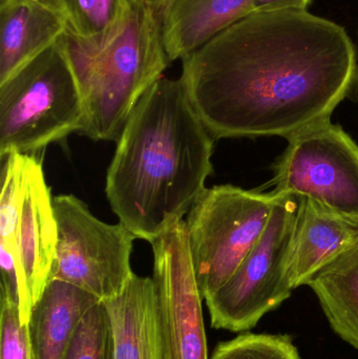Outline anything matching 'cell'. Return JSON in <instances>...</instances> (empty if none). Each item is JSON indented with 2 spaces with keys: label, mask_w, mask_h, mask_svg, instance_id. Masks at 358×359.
<instances>
[{
  "label": "cell",
  "mask_w": 358,
  "mask_h": 359,
  "mask_svg": "<svg viewBox=\"0 0 358 359\" xmlns=\"http://www.w3.org/2000/svg\"><path fill=\"white\" fill-rule=\"evenodd\" d=\"M163 359H209L201 291L185 219L151 243Z\"/></svg>",
  "instance_id": "obj_10"
},
{
  "label": "cell",
  "mask_w": 358,
  "mask_h": 359,
  "mask_svg": "<svg viewBox=\"0 0 358 359\" xmlns=\"http://www.w3.org/2000/svg\"><path fill=\"white\" fill-rule=\"evenodd\" d=\"M306 285L334 332L358 350V238Z\"/></svg>",
  "instance_id": "obj_16"
},
{
  "label": "cell",
  "mask_w": 358,
  "mask_h": 359,
  "mask_svg": "<svg viewBox=\"0 0 358 359\" xmlns=\"http://www.w3.org/2000/svg\"><path fill=\"white\" fill-rule=\"evenodd\" d=\"M0 359H32L29 328L21 322L19 308L1 297Z\"/></svg>",
  "instance_id": "obj_20"
},
{
  "label": "cell",
  "mask_w": 358,
  "mask_h": 359,
  "mask_svg": "<svg viewBox=\"0 0 358 359\" xmlns=\"http://www.w3.org/2000/svg\"><path fill=\"white\" fill-rule=\"evenodd\" d=\"M301 198L279 196L259 242L231 278L205 299L212 328L250 330L289 299L290 255Z\"/></svg>",
  "instance_id": "obj_7"
},
{
  "label": "cell",
  "mask_w": 358,
  "mask_h": 359,
  "mask_svg": "<svg viewBox=\"0 0 358 359\" xmlns=\"http://www.w3.org/2000/svg\"><path fill=\"white\" fill-rule=\"evenodd\" d=\"M53 202L58 240L50 280L74 285L101 302L117 297L135 274L130 255L136 236L121 222L111 225L97 219L73 194Z\"/></svg>",
  "instance_id": "obj_8"
},
{
  "label": "cell",
  "mask_w": 358,
  "mask_h": 359,
  "mask_svg": "<svg viewBox=\"0 0 358 359\" xmlns=\"http://www.w3.org/2000/svg\"><path fill=\"white\" fill-rule=\"evenodd\" d=\"M271 184L277 196L310 198L358 224V145L330 120L288 138Z\"/></svg>",
  "instance_id": "obj_9"
},
{
  "label": "cell",
  "mask_w": 358,
  "mask_h": 359,
  "mask_svg": "<svg viewBox=\"0 0 358 359\" xmlns=\"http://www.w3.org/2000/svg\"><path fill=\"white\" fill-rule=\"evenodd\" d=\"M310 0H252V13L307 10Z\"/></svg>",
  "instance_id": "obj_21"
},
{
  "label": "cell",
  "mask_w": 358,
  "mask_h": 359,
  "mask_svg": "<svg viewBox=\"0 0 358 359\" xmlns=\"http://www.w3.org/2000/svg\"><path fill=\"white\" fill-rule=\"evenodd\" d=\"M85 107L81 134L117 141L146 90L170 61L164 46L160 0H130L119 27L98 46L69 29L60 37Z\"/></svg>",
  "instance_id": "obj_3"
},
{
  "label": "cell",
  "mask_w": 358,
  "mask_h": 359,
  "mask_svg": "<svg viewBox=\"0 0 358 359\" xmlns=\"http://www.w3.org/2000/svg\"><path fill=\"white\" fill-rule=\"evenodd\" d=\"M64 17L67 29L82 41L102 43L119 27L130 0H46Z\"/></svg>",
  "instance_id": "obj_17"
},
{
  "label": "cell",
  "mask_w": 358,
  "mask_h": 359,
  "mask_svg": "<svg viewBox=\"0 0 358 359\" xmlns=\"http://www.w3.org/2000/svg\"><path fill=\"white\" fill-rule=\"evenodd\" d=\"M53 200L41 162L34 155L1 157L0 257L12 259L20 276L25 325L50 282L56 257L58 228Z\"/></svg>",
  "instance_id": "obj_5"
},
{
  "label": "cell",
  "mask_w": 358,
  "mask_h": 359,
  "mask_svg": "<svg viewBox=\"0 0 358 359\" xmlns=\"http://www.w3.org/2000/svg\"><path fill=\"white\" fill-rule=\"evenodd\" d=\"M209 359H301L288 335L246 334L219 343Z\"/></svg>",
  "instance_id": "obj_19"
},
{
  "label": "cell",
  "mask_w": 358,
  "mask_h": 359,
  "mask_svg": "<svg viewBox=\"0 0 358 359\" xmlns=\"http://www.w3.org/2000/svg\"><path fill=\"white\" fill-rule=\"evenodd\" d=\"M214 138L181 78L162 76L137 103L106 176L119 221L149 243L182 221L206 189Z\"/></svg>",
  "instance_id": "obj_2"
},
{
  "label": "cell",
  "mask_w": 358,
  "mask_h": 359,
  "mask_svg": "<svg viewBox=\"0 0 358 359\" xmlns=\"http://www.w3.org/2000/svg\"><path fill=\"white\" fill-rule=\"evenodd\" d=\"M85 124L79 83L59 38L0 83V158L33 155Z\"/></svg>",
  "instance_id": "obj_4"
},
{
  "label": "cell",
  "mask_w": 358,
  "mask_h": 359,
  "mask_svg": "<svg viewBox=\"0 0 358 359\" xmlns=\"http://www.w3.org/2000/svg\"><path fill=\"white\" fill-rule=\"evenodd\" d=\"M63 359H113V337L103 302L82 316Z\"/></svg>",
  "instance_id": "obj_18"
},
{
  "label": "cell",
  "mask_w": 358,
  "mask_h": 359,
  "mask_svg": "<svg viewBox=\"0 0 358 359\" xmlns=\"http://www.w3.org/2000/svg\"><path fill=\"white\" fill-rule=\"evenodd\" d=\"M99 302L74 285L50 280L27 323L32 359L64 358L82 316Z\"/></svg>",
  "instance_id": "obj_15"
},
{
  "label": "cell",
  "mask_w": 358,
  "mask_h": 359,
  "mask_svg": "<svg viewBox=\"0 0 358 359\" xmlns=\"http://www.w3.org/2000/svg\"><path fill=\"white\" fill-rule=\"evenodd\" d=\"M170 61L186 58L214 36L252 14V0H160Z\"/></svg>",
  "instance_id": "obj_13"
},
{
  "label": "cell",
  "mask_w": 358,
  "mask_h": 359,
  "mask_svg": "<svg viewBox=\"0 0 358 359\" xmlns=\"http://www.w3.org/2000/svg\"><path fill=\"white\" fill-rule=\"evenodd\" d=\"M67 29L46 0H0V83L39 56Z\"/></svg>",
  "instance_id": "obj_11"
},
{
  "label": "cell",
  "mask_w": 358,
  "mask_h": 359,
  "mask_svg": "<svg viewBox=\"0 0 358 359\" xmlns=\"http://www.w3.org/2000/svg\"><path fill=\"white\" fill-rule=\"evenodd\" d=\"M357 77L342 25L286 10L240 19L183 59L180 78L214 139H288L329 121Z\"/></svg>",
  "instance_id": "obj_1"
},
{
  "label": "cell",
  "mask_w": 358,
  "mask_h": 359,
  "mask_svg": "<svg viewBox=\"0 0 358 359\" xmlns=\"http://www.w3.org/2000/svg\"><path fill=\"white\" fill-rule=\"evenodd\" d=\"M279 196L237 186L206 188L185 219L203 299L221 288L260 240Z\"/></svg>",
  "instance_id": "obj_6"
},
{
  "label": "cell",
  "mask_w": 358,
  "mask_h": 359,
  "mask_svg": "<svg viewBox=\"0 0 358 359\" xmlns=\"http://www.w3.org/2000/svg\"><path fill=\"white\" fill-rule=\"evenodd\" d=\"M357 238L358 224L310 198H301L290 255V280L294 289L306 285Z\"/></svg>",
  "instance_id": "obj_12"
},
{
  "label": "cell",
  "mask_w": 358,
  "mask_h": 359,
  "mask_svg": "<svg viewBox=\"0 0 358 359\" xmlns=\"http://www.w3.org/2000/svg\"><path fill=\"white\" fill-rule=\"evenodd\" d=\"M103 303L111 322L113 359H163L153 278L134 274L120 294Z\"/></svg>",
  "instance_id": "obj_14"
}]
</instances>
